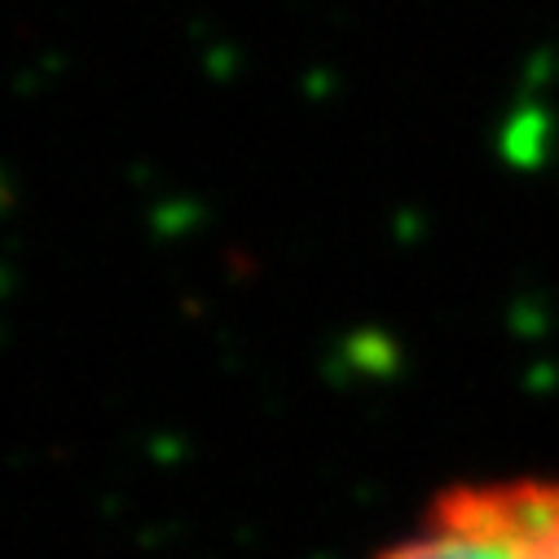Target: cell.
Masks as SVG:
<instances>
[{"label":"cell","instance_id":"1","mask_svg":"<svg viewBox=\"0 0 559 559\" xmlns=\"http://www.w3.org/2000/svg\"><path fill=\"white\" fill-rule=\"evenodd\" d=\"M370 559H559V476L450 485Z\"/></svg>","mask_w":559,"mask_h":559}]
</instances>
